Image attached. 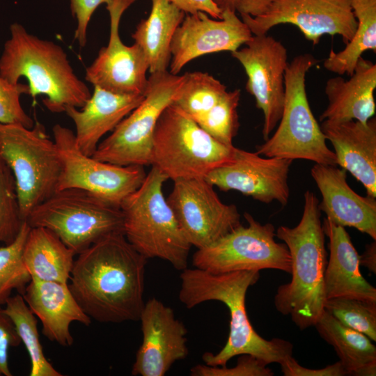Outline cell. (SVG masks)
<instances>
[{
    "label": "cell",
    "instance_id": "obj_1",
    "mask_svg": "<svg viewBox=\"0 0 376 376\" xmlns=\"http://www.w3.org/2000/svg\"><path fill=\"white\" fill-rule=\"evenodd\" d=\"M77 255L68 284L84 313L101 323L139 320L148 259L124 234L109 235Z\"/></svg>",
    "mask_w": 376,
    "mask_h": 376
},
{
    "label": "cell",
    "instance_id": "obj_2",
    "mask_svg": "<svg viewBox=\"0 0 376 376\" xmlns=\"http://www.w3.org/2000/svg\"><path fill=\"white\" fill-rule=\"evenodd\" d=\"M260 278L258 270H242L213 274L198 268H185L180 274L179 299L187 308L207 301H219L229 310L230 331L224 347L216 354L205 352L204 363L226 366L228 361L241 354L252 355L267 365L281 363L292 356L293 345L281 338L266 340L253 329L246 310L249 288Z\"/></svg>",
    "mask_w": 376,
    "mask_h": 376
},
{
    "label": "cell",
    "instance_id": "obj_3",
    "mask_svg": "<svg viewBox=\"0 0 376 376\" xmlns=\"http://www.w3.org/2000/svg\"><path fill=\"white\" fill-rule=\"evenodd\" d=\"M304 197L299 224L292 228L281 226L276 231V237L284 242L290 254L292 279L278 288L274 298L276 310L290 315L300 330L315 325L326 300L327 251L319 201L309 190Z\"/></svg>",
    "mask_w": 376,
    "mask_h": 376
},
{
    "label": "cell",
    "instance_id": "obj_4",
    "mask_svg": "<svg viewBox=\"0 0 376 376\" xmlns=\"http://www.w3.org/2000/svg\"><path fill=\"white\" fill-rule=\"evenodd\" d=\"M10 33L0 56L1 77L15 84L24 77L29 95H43L42 103L52 113L86 104L91 93L60 45L29 33L19 23L10 26Z\"/></svg>",
    "mask_w": 376,
    "mask_h": 376
},
{
    "label": "cell",
    "instance_id": "obj_5",
    "mask_svg": "<svg viewBox=\"0 0 376 376\" xmlns=\"http://www.w3.org/2000/svg\"><path fill=\"white\" fill-rule=\"evenodd\" d=\"M167 180L152 166L141 185L123 201V233L146 258L162 259L182 271L187 267L191 245L164 196Z\"/></svg>",
    "mask_w": 376,
    "mask_h": 376
},
{
    "label": "cell",
    "instance_id": "obj_6",
    "mask_svg": "<svg viewBox=\"0 0 376 376\" xmlns=\"http://www.w3.org/2000/svg\"><path fill=\"white\" fill-rule=\"evenodd\" d=\"M235 148L214 139L172 103L163 111L155 126L151 165L173 181L205 178L232 161Z\"/></svg>",
    "mask_w": 376,
    "mask_h": 376
},
{
    "label": "cell",
    "instance_id": "obj_7",
    "mask_svg": "<svg viewBox=\"0 0 376 376\" xmlns=\"http://www.w3.org/2000/svg\"><path fill=\"white\" fill-rule=\"evenodd\" d=\"M318 62L312 54L304 53L295 56L288 63L279 124L271 137L256 146V152L260 155L337 166L335 152L327 145L306 95V74Z\"/></svg>",
    "mask_w": 376,
    "mask_h": 376
},
{
    "label": "cell",
    "instance_id": "obj_8",
    "mask_svg": "<svg viewBox=\"0 0 376 376\" xmlns=\"http://www.w3.org/2000/svg\"><path fill=\"white\" fill-rule=\"evenodd\" d=\"M0 158L14 176L26 221L33 209L56 190L61 164L56 143L39 122L30 128L0 123Z\"/></svg>",
    "mask_w": 376,
    "mask_h": 376
},
{
    "label": "cell",
    "instance_id": "obj_9",
    "mask_svg": "<svg viewBox=\"0 0 376 376\" xmlns=\"http://www.w3.org/2000/svg\"><path fill=\"white\" fill-rule=\"evenodd\" d=\"M26 221L31 228L50 230L76 255L109 235L123 233L120 208L77 188L56 190L33 209Z\"/></svg>",
    "mask_w": 376,
    "mask_h": 376
},
{
    "label": "cell",
    "instance_id": "obj_10",
    "mask_svg": "<svg viewBox=\"0 0 376 376\" xmlns=\"http://www.w3.org/2000/svg\"><path fill=\"white\" fill-rule=\"evenodd\" d=\"M184 75L150 74L141 102L99 143L94 158L119 166L151 165L152 139L163 111L177 99Z\"/></svg>",
    "mask_w": 376,
    "mask_h": 376
},
{
    "label": "cell",
    "instance_id": "obj_11",
    "mask_svg": "<svg viewBox=\"0 0 376 376\" xmlns=\"http://www.w3.org/2000/svg\"><path fill=\"white\" fill-rule=\"evenodd\" d=\"M248 226L242 224L211 245L197 249L192 256L194 267L213 274L242 270L274 269L291 272V257L285 243L275 240V228L245 212Z\"/></svg>",
    "mask_w": 376,
    "mask_h": 376
},
{
    "label": "cell",
    "instance_id": "obj_12",
    "mask_svg": "<svg viewBox=\"0 0 376 376\" xmlns=\"http://www.w3.org/2000/svg\"><path fill=\"white\" fill-rule=\"evenodd\" d=\"M52 132L61 164L56 190L83 189L120 208L144 181V166H119L85 155L77 147L74 132L60 124L53 127Z\"/></svg>",
    "mask_w": 376,
    "mask_h": 376
},
{
    "label": "cell",
    "instance_id": "obj_13",
    "mask_svg": "<svg viewBox=\"0 0 376 376\" xmlns=\"http://www.w3.org/2000/svg\"><path fill=\"white\" fill-rule=\"evenodd\" d=\"M173 182L166 201L191 246L205 248L241 225L236 205L224 203L205 178Z\"/></svg>",
    "mask_w": 376,
    "mask_h": 376
},
{
    "label": "cell",
    "instance_id": "obj_14",
    "mask_svg": "<svg viewBox=\"0 0 376 376\" xmlns=\"http://www.w3.org/2000/svg\"><path fill=\"white\" fill-rule=\"evenodd\" d=\"M240 15L253 35L267 34L276 25L290 24L313 45L326 34L340 36L346 45L357 26L351 0H274L258 16Z\"/></svg>",
    "mask_w": 376,
    "mask_h": 376
},
{
    "label": "cell",
    "instance_id": "obj_15",
    "mask_svg": "<svg viewBox=\"0 0 376 376\" xmlns=\"http://www.w3.org/2000/svg\"><path fill=\"white\" fill-rule=\"evenodd\" d=\"M242 48L231 52L243 66L246 89L264 115L262 130L266 141L278 125L285 100V73L288 54L285 46L267 34L253 35Z\"/></svg>",
    "mask_w": 376,
    "mask_h": 376
},
{
    "label": "cell",
    "instance_id": "obj_16",
    "mask_svg": "<svg viewBox=\"0 0 376 376\" xmlns=\"http://www.w3.org/2000/svg\"><path fill=\"white\" fill-rule=\"evenodd\" d=\"M136 0H113L106 8L110 17L109 42L86 69L85 79L109 91L122 94L144 95L148 64L142 49L122 41L119 26L124 12Z\"/></svg>",
    "mask_w": 376,
    "mask_h": 376
},
{
    "label": "cell",
    "instance_id": "obj_17",
    "mask_svg": "<svg viewBox=\"0 0 376 376\" xmlns=\"http://www.w3.org/2000/svg\"><path fill=\"white\" fill-rule=\"evenodd\" d=\"M292 162L263 157L257 152L235 148L232 161L214 169L205 179L220 190H235L265 203L276 201L284 206L290 196L288 179Z\"/></svg>",
    "mask_w": 376,
    "mask_h": 376
},
{
    "label": "cell",
    "instance_id": "obj_18",
    "mask_svg": "<svg viewBox=\"0 0 376 376\" xmlns=\"http://www.w3.org/2000/svg\"><path fill=\"white\" fill-rule=\"evenodd\" d=\"M253 36L235 12L226 10L221 19H211L201 11L186 14L171 44L170 72L178 75L191 61L223 51L233 52Z\"/></svg>",
    "mask_w": 376,
    "mask_h": 376
},
{
    "label": "cell",
    "instance_id": "obj_19",
    "mask_svg": "<svg viewBox=\"0 0 376 376\" xmlns=\"http://www.w3.org/2000/svg\"><path fill=\"white\" fill-rule=\"evenodd\" d=\"M143 335L132 368V375L164 376L173 364L187 357V329L173 310L152 297L140 315Z\"/></svg>",
    "mask_w": 376,
    "mask_h": 376
},
{
    "label": "cell",
    "instance_id": "obj_20",
    "mask_svg": "<svg viewBox=\"0 0 376 376\" xmlns=\"http://www.w3.org/2000/svg\"><path fill=\"white\" fill-rule=\"evenodd\" d=\"M311 175L320 190L319 208L327 219L352 227L376 240V200L356 193L347 182L346 171L337 166L315 164Z\"/></svg>",
    "mask_w": 376,
    "mask_h": 376
},
{
    "label": "cell",
    "instance_id": "obj_21",
    "mask_svg": "<svg viewBox=\"0 0 376 376\" xmlns=\"http://www.w3.org/2000/svg\"><path fill=\"white\" fill-rule=\"evenodd\" d=\"M320 128L334 148L337 165L363 185L367 196L376 198V118L365 123L323 120Z\"/></svg>",
    "mask_w": 376,
    "mask_h": 376
},
{
    "label": "cell",
    "instance_id": "obj_22",
    "mask_svg": "<svg viewBox=\"0 0 376 376\" xmlns=\"http://www.w3.org/2000/svg\"><path fill=\"white\" fill-rule=\"evenodd\" d=\"M22 295L40 320L43 335L63 347L74 343L70 330L73 322L86 326L91 323V318L82 310L68 283L31 279Z\"/></svg>",
    "mask_w": 376,
    "mask_h": 376
},
{
    "label": "cell",
    "instance_id": "obj_23",
    "mask_svg": "<svg viewBox=\"0 0 376 376\" xmlns=\"http://www.w3.org/2000/svg\"><path fill=\"white\" fill-rule=\"evenodd\" d=\"M143 97V95L116 93L94 86L90 98L81 108H67L65 112L75 124L79 149L92 156L102 137L112 132Z\"/></svg>",
    "mask_w": 376,
    "mask_h": 376
},
{
    "label": "cell",
    "instance_id": "obj_24",
    "mask_svg": "<svg viewBox=\"0 0 376 376\" xmlns=\"http://www.w3.org/2000/svg\"><path fill=\"white\" fill-rule=\"evenodd\" d=\"M322 226L329 249L324 275L326 299L345 297L376 302V288L361 274L359 255L345 227L327 218Z\"/></svg>",
    "mask_w": 376,
    "mask_h": 376
},
{
    "label": "cell",
    "instance_id": "obj_25",
    "mask_svg": "<svg viewBox=\"0 0 376 376\" xmlns=\"http://www.w3.org/2000/svg\"><path fill=\"white\" fill-rule=\"evenodd\" d=\"M375 88L376 65L361 56L349 79L338 75L327 81L328 104L320 120L366 123L375 113Z\"/></svg>",
    "mask_w": 376,
    "mask_h": 376
},
{
    "label": "cell",
    "instance_id": "obj_26",
    "mask_svg": "<svg viewBox=\"0 0 376 376\" xmlns=\"http://www.w3.org/2000/svg\"><path fill=\"white\" fill-rule=\"evenodd\" d=\"M148 17L136 26L132 38L143 52L150 74L164 72L169 66L171 44L185 13L168 0H151Z\"/></svg>",
    "mask_w": 376,
    "mask_h": 376
},
{
    "label": "cell",
    "instance_id": "obj_27",
    "mask_svg": "<svg viewBox=\"0 0 376 376\" xmlns=\"http://www.w3.org/2000/svg\"><path fill=\"white\" fill-rule=\"evenodd\" d=\"M75 255L50 230L31 227L24 242L22 260L31 279L68 283Z\"/></svg>",
    "mask_w": 376,
    "mask_h": 376
},
{
    "label": "cell",
    "instance_id": "obj_28",
    "mask_svg": "<svg viewBox=\"0 0 376 376\" xmlns=\"http://www.w3.org/2000/svg\"><path fill=\"white\" fill-rule=\"evenodd\" d=\"M314 326L334 347L347 375H376V347L367 336L343 325L324 309Z\"/></svg>",
    "mask_w": 376,
    "mask_h": 376
},
{
    "label": "cell",
    "instance_id": "obj_29",
    "mask_svg": "<svg viewBox=\"0 0 376 376\" xmlns=\"http://www.w3.org/2000/svg\"><path fill=\"white\" fill-rule=\"evenodd\" d=\"M351 6L357 21L354 34L343 50L331 49L323 63L327 70L338 75L351 76L364 52L376 53V0H351Z\"/></svg>",
    "mask_w": 376,
    "mask_h": 376
},
{
    "label": "cell",
    "instance_id": "obj_30",
    "mask_svg": "<svg viewBox=\"0 0 376 376\" xmlns=\"http://www.w3.org/2000/svg\"><path fill=\"white\" fill-rule=\"evenodd\" d=\"M3 308L12 320L21 343L24 345L29 354L31 362L29 375H63L45 357L39 338L36 315L25 302L22 295L17 293L10 296Z\"/></svg>",
    "mask_w": 376,
    "mask_h": 376
},
{
    "label": "cell",
    "instance_id": "obj_31",
    "mask_svg": "<svg viewBox=\"0 0 376 376\" xmlns=\"http://www.w3.org/2000/svg\"><path fill=\"white\" fill-rule=\"evenodd\" d=\"M226 91V86L208 73L187 72L184 74L182 86L173 103L196 121L208 112Z\"/></svg>",
    "mask_w": 376,
    "mask_h": 376
},
{
    "label": "cell",
    "instance_id": "obj_32",
    "mask_svg": "<svg viewBox=\"0 0 376 376\" xmlns=\"http://www.w3.org/2000/svg\"><path fill=\"white\" fill-rule=\"evenodd\" d=\"M30 226H22L16 239L9 244L0 246V306H4L13 290L23 292L31 280L22 260V251Z\"/></svg>",
    "mask_w": 376,
    "mask_h": 376
},
{
    "label": "cell",
    "instance_id": "obj_33",
    "mask_svg": "<svg viewBox=\"0 0 376 376\" xmlns=\"http://www.w3.org/2000/svg\"><path fill=\"white\" fill-rule=\"evenodd\" d=\"M240 95V89L226 91L208 112L195 122L218 141L233 146V139L240 127L237 107Z\"/></svg>",
    "mask_w": 376,
    "mask_h": 376
},
{
    "label": "cell",
    "instance_id": "obj_34",
    "mask_svg": "<svg viewBox=\"0 0 376 376\" xmlns=\"http://www.w3.org/2000/svg\"><path fill=\"white\" fill-rule=\"evenodd\" d=\"M324 309L343 325L376 341V302L337 297L326 299Z\"/></svg>",
    "mask_w": 376,
    "mask_h": 376
},
{
    "label": "cell",
    "instance_id": "obj_35",
    "mask_svg": "<svg viewBox=\"0 0 376 376\" xmlns=\"http://www.w3.org/2000/svg\"><path fill=\"white\" fill-rule=\"evenodd\" d=\"M24 222L14 176L0 158V245L12 243Z\"/></svg>",
    "mask_w": 376,
    "mask_h": 376
},
{
    "label": "cell",
    "instance_id": "obj_36",
    "mask_svg": "<svg viewBox=\"0 0 376 376\" xmlns=\"http://www.w3.org/2000/svg\"><path fill=\"white\" fill-rule=\"evenodd\" d=\"M27 84H12L0 76V123L18 124L26 127H32L33 118L23 109L20 97L29 94Z\"/></svg>",
    "mask_w": 376,
    "mask_h": 376
},
{
    "label": "cell",
    "instance_id": "obj_37",
    "mask_svg": "<svg viewBox=\"0 0 376 376\" xmlns=\"http://www.w3.org/2000/svg\"><path fill=\"white\" fill-rule=\"evenodd\" d=\"M263 361L250 354H241L235 366H211L198 364L190 370L192 376H272L274 372Z\"/></svg>",
    "mask_w": 376,
    "mask_h": 376
},
{
    "label": "cell",
    "instance_id": "obj_38",
    "mask_svg": "<svg viewBox=\"0 0 376 376\" xmlns=\"http://www.w3.org/2000/svg\"><path fill=\"white\" fill-rule=\"evenodd\" d=\"M21 340L10 318L0 306V376H11L9 351L17 347Z\"/></svg>",
    "mask_w": 376,
    "mask_h": 376
},
{
    "label": "cell",
    "instance_id": "obj_39",
    "mask_svg": "<svg viewBox=\"0 0 376 376\" xmlns=\"http://www.w3.org/2000/svg\"><path fill=\"white\" fill-rule=\"evenodd\" d=\"M113 0H70L72 15L77 19L75 40L81 47L87 42V29L91 18L95 10L102 3L106 5Z\"/></svg>",
    "mask_w": 376,
    "mask_h": 376
},
{
    "label": "cell",
    "instance_id": "obj_40",
    "mask_svg": "<svg viewBox=\"0 0 376 376\" xmlns=\"http://www.w3.org/2000/svg\"><path fill=\"white\" fill-rule=\"evenodd\" d=\"M281 370L285 376H343L347 372L340 361L319 369L305 368L290 356L281 363Z\"/></svg>",
    "mask_w": 376,
    "mask_h": 376
},
{
    "label": "cell",
    "instance_id": "obj_41",
    "mask_svg": "<svg viewBox=\"0 0 376 376\" xmlns=\"http://www.w3.org/2000/svg\"><path fill=\"white\" fill-rule=\"evenodd\" d=\"M185 14L204 12L214 19H221L222 12L214 0H168Z\"/></svg>",
    "mask_w": 376,
    "mask_h": 376
},
{
    "label": "cell",
    "instance_id": "obj_42",
    "mask_svg": "<svg viewBox=\"0 0 376 376\" xmlns=\"http://www.w3.org/2000/svg\"><path fill=\"white\" fill-rule=\"evenodd\" d=\"M274 0H240L236 11L252 17L262 14Z\"/></svg>",
    "mask_w": 376,
    "mask_h": 376
},
{
    "label": "cell",
    "instance_id": "obj_43",
    "mask_svg": "<svg viewBox=\"0 0 376 376\" xmlns=\"http://www.w3.org/2000/svg\"><path fill=\"white\" fill-rule=\"evenodd\" d=\"M359 265L368 269L371 272L376 273V243L373 242L366 246L362 255L359 256Z\"/></svg>",
    "mask_w": 376,
    "mask_h": 376
},
{
    "label": "cell",
    "instance_id": "obj_44",
    "mask_svg": "<svg viewBox=\"0 0 376 376\" xmlns=\"http://www.w3.org/2000/svg\"><path fill=\"white\" fill-rule=\"evenodd\" d=\"M240 1V0H214V3L221 12L226 10L236 12Z\"/></svg>",
    "mask_w": 376,
    "mask_h": 376
}]
</instances>
